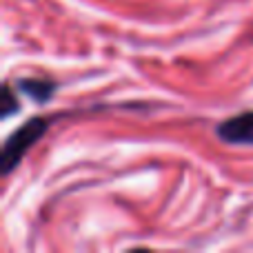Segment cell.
I'll use <instances>...</instances> for the list:
<instances>
[{"label": "cell", "mask_w": 253, "mask_h": 253, "mask_svg": "<svg viewBox=\"0 0 253 253\" xmlns=\"http://www.w3.org/2000/svg\"><path fill=\"white\" fill-rule=\"evenodd\" d=\"M47 129H49V120L31 118L22 126H18V129L4 140L2 153H0V169H2V175H9L20 165V160L27 156V151L42 138Z\"/></svg>", "instance_id": "obj_1"}, {"label": "cell", "mask_w": 253, "mask_h": 253, "mask_svg": "<svg viewBox=\"0 0 253 253\" xmlns=\"http://www.w3.org/2000/svg\"><path fill=\"white\" fill-rule=\"evenodd\" d=\"M215 133L227 144H249V147H253V109L222 120L215 126Z\"/></svg>", "instance_id": "obj_2"}, {"label": "cell", "mask_w": 253, "mask_h": 253, "mask_svg": "<svg viewBox=\"0 0 253 253\" xmlns=\"http://www.w3.org/2000/svg\"><path fill=\"white\" fill-rule=\"evenodd\" d=\"M18 89L22 93H27L29 98H34L36 102H47L56 91V83L42 78H25L18 83Z\"/></svg>", "instance_id": "obj_3"}, {"label": "cell", "mask_w": 253, "mask_h": 253, "mask_svg": "<svg viewBox=\"0 0 253 253\" xmlns=\"http://www.w3.org/2000/svg\"><path fill=\"white\" fill-rule=\"evenodd\" d=\"M0 114H2V118H9L11 114H16L18 111V98L16 93L11 91V87L9 84H2V93H0Z\"/></svg>", "instance_id": "obj_4"}]
</instances>
